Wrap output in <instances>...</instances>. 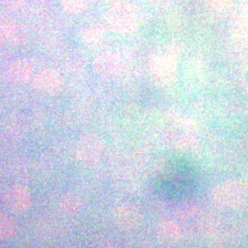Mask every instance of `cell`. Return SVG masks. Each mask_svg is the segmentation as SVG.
Returning <instances> with one entry per match:
<instances>
[{"label": "cell", "instance_id": "obj_6", "mask_svg": "<svg viewBox=\"0 0 248 248\" xmlns=\"http://www.w3.org/2000/svg\"><path fill=\"white\" fill-rule=\"evenodd\" d=\"M94 69L99 77L110 78L118 76L123 70V61L114 52L100 53L94 61Z\"/></svg>", "mask_w": 248, "mask_h": 248}, {"label": "cell", "instance_id": "obj_8", "mask_svg": "<svg viewBox=\"0 0 248 248\" xmlns=\"http://www.w3.org/2000/svg\"><path fill=\"white\" fill-rule=\"evenodd\" d=\"M32 74V67L30 62L20 59L11 62L7 70L8 79L17 85L25 84L31 78Z\"/></svg>", "mask_w": 248, "mask_h": 248}, {"label": "cell", "instance_id": "obj_7", "mask_svg": "<svg viewBox=\"0 0 248 248\" xmlns=\"http://www.w3.org/2000/svg\"><path fill=\"white\" fill-rule=\"evenodd\" d=\"M32 84L37 91L46 95H53L60 91L62 80L58 72L53 69H45L36 75Z\"/></svg>", "mask_w": 248, "mask_h": 248}, {"label": "cell", "instance_id": "obj_13", "mask_svg": "<svg viewBox=\"0 0 248 248\" xmlns=\"http://www.w3.org/2000/svg\"><path fill=\"white\" fill-rule=\"evenodd\" d=\"M60 207L62 211L67 214H77L81 209V201L79 197L72 192H68L62 195L60 201Z\"/></svg>", "mask_w": 248, "mask_h": 248}, {"label": "cell", "instance_id": "obj_12", "mask_svg": "<svg viewBox=\"0 0 248 248\" xmlns=\"http://www.w3.org/2000/svg\"><path fill=\"white\" fill-rule=\"evenodd\" d=\"M17 232V224L14 220L5 213H0V239L11 238Z\"/></svg>", "mask_w": 248, "mask_h": 248}, {"label": "cell", "instance_id": "obj_14", "mask_svg": "<svg viewBox=\"0 0 248 248\" xmlns=\"http://www.w3.org/2000/svg\"><path fill=\"white\" fill-rule=\"evenodd\" d=\"M103 34V29L100 25H91L84 31L83 37L86 42L91 45H96Z\"/></svg>", "mask_w": 248, "mask_h": 248}, {"label": "cell", "instance_id": "obj_11", "mask_svg": "<svg viewBox=\"0 0 248 248\" xmlns=\"http://www.w3.org/2000/svg\"><path fill=\"white\" fill-rule=\"evenodd\" d=\"M21 39V29L9 18H0V45L16 43Z\"/></svg>", "mask_w": 248, "mask_h": 248}, {"label": "cell", "instance_id": "obj_2", "mask_svg": "<svg viewBox=\"0 0 248 248\" xmlns=\"http://www.w3.org/2000/svg\"><path fill=\"white\" fill-rule=\"evenodd\" d=\"M3 200L9 211L19 215L29 210L31 204V194L29 187L17 184L9 187Z\"/></svg>", "mask_w": 248, "mask_h": 248}, {"label": "cell", "instance_id": "obj_16", "mask_svg": "<svg viewBox=\"0 0 248 248\" xmlns=\"http://www.w3.org/2000/svg\"><path fill=\"white\" fill-rule=\"evenodd\" d=\"M89 0H62L64 9L70 13H78L86 8Z\"/></svg>", "mask_w": 248, "mask_h": 248}, {"label": "cell", "instance_id": "obj_17", "mask_svg": "<svg viewBox=\"0 0 248 248\" xmlns=\"http://www.w3.org/2000/svg\"><path fill=\"white\" fill-rule=\"evenodd\" d=\"M25 0H2L3 5L9 9H19Z\"/></svg>", "mask_w": 248, "mask_h": 248}, {"label": "cell", "instance_id": "obj_9", "mask_svg": "<svg viewBox=\"0 0 248 248\" xmlns=\"http://www.w3.org/2000/svg\"><path fill=\"white\" fill-rule=\"evenodd\" d=\"M150 69L153 75L159 79L170 78L175 69V60L169 55H155L151 58Z\"/></svg>", "mask_w": 248, "mask_h": 248}, {"label": "cell", "instance_id": "obj_3", "mask_svg": "<svg viewBox=\"0 0 248 248\" xmlns=\"http://www.w3.org/2000/svg\"><path fill=\"white\" fill-rule=\"evenodd\" d=\"M108 23L113 31L127 32L136 26V17L131 6L119 4L113 7L108 14Z\"/></svg>", "mask_w": 248, "mask_h": 248}, {"label": "cell", "instance_id": "obj_5", "mask_svg": "<svg viewBox=\"0 0 248 248\" xmlns=\"http://www.w3.org/2000/svg\"><path fill=\"white\" fill-rule=\"evenodd\" d=\"M114 222L124 232L135 231L142 222L141 211L133 204H123L114 212Z\"/></svg>", "mask_w": 248, "mask_h": 248}, {"label": "cell", "instance_id": "obj_10", "mask_svg": "<svg viewBox=\"0 0 248 248\" xmlns=\"http://www.w3.org/2000/svg\"><path fill=\"white\" fill-rule=\"evenodd\" d=\"M157 236L161 243L171 246L177 243L181 238V230L176 222L164 221L157 228Z\"/></svg>", "mask_w": 248, "mask_h": 248}, {"label": "cell", "instance_id": "obj_4", "mask_svg": "<svg viewBox=\"0 0 248 248\" xmlns=\"http://www.w3.org/2000/svg\"><path fill=\"white\" fill-rule=\"evenodd\" d=\"M103 151V144L97 135L87 133L81 136L77 145L78 158L87 164L97 162Z\"/></svg>", "mask_w": 248, "mask_h": 248}, {"label": "cell", "instance_id": "obj_1", "mask_svg": "<svg viewBox=\"0 0 248 248\" xmlns=\"http://www.w3.org/2000/svg\"><path fill=\"white\" fill-rule=\"evenodd\" d=\"M211 200L219 208L243 211L248 206V182L233 179L219 184L213 187Z\"/></svg>", "mask_w": 248, "mask_h": 248}, {"label": "cell", "instance_id": "obj_15", "mask_svg": "<svg viewBox=\"0 0 248 248\" xmlns=\"http://www.w3.org/2000/svg\"><path fill=\"white\" fill-rule=\"evenodd\" d=\"M196 213V204L190 201H183L177 204L176 213L181 218H186Z\"/></svg>", "mask_w": 248, "mask_h": 248}]
</instances>
